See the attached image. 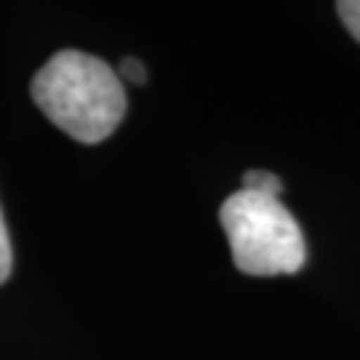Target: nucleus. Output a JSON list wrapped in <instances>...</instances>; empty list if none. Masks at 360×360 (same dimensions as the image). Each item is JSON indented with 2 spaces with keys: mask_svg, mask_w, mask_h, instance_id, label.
I'll return each instance as SVG.
<instances>
[{
  "mask_svg": "<svg viewBox=\"0 0 360 360\" xmlns=\"http://www.w3.org/2000/svg\"><path fill=\"white\" fill-rule=\"evenodd\" d=\"M32 99L53 126L80 144H99L126 115V91L99 56L59 51L32 77Z\"/></svg>",
  "mask_w": 360,
  "mask_h": 360,
  "instance_id": "nucleus-1",
  "label": "nucleus"
},
{
  "mask_svg": "<svg viewBox=\"0 0 360 360\" xmlns=\"http://www.w3.org/2000/svg\"><path fill=\"white\" fill-rule=\"evenodd\" d=\"M235 267L245 275H294L304 267L307 243L281 198L238 190L219 208Z\"/></svg>",
  "mask_w": 360,
  "mask_h": 360,
  "instance_id": "nucleus-2",
  "label": "nucleus"
},
{
  "mask_svg": "<svg viewBox=\"0 0 360 360\" xmlns=\"http://www.w3.org/2000/svg\"><path fill=\"white\" fill-rule=\"evenodd\" d=\"M240 190H251V193H262V195H270V198H281L283 193V181L281 176H275L270 171H245L243 176V187Z\"/></svg>",
  "mask_w": 360,
  "mask_h": 360,
  "instance_id": "nucleus-3",
  "label": "nucleus"
},
{
  "mask_svg": "<svg viewBox=\"0 0 360 360\" xmlns=\"http://www.w3.org/2000/svg\"><path fill=\"white\" fill-rule=\"evenodd\" d=\"M336 11L349 30V35L360 43V0H342V3H336Z\"/></svg>",
  "mask_w": 360,
  "mask_h": 360,
  "instance_id": "nucleus-4",
  "label": "nucleus"
},
{
  "mask_svg": "<svg viewBox=\"0 0 360 360\" xmlns=\"http://www.w3.org/2000/svg\"><path fill=\"white\" fill-rule=\"evenodd\" d=\"M11 267H13V254H11V238H8V230H6V219H3V211H0V285L11 278Z\"/></svg>",
  "mask_w": 360,
  "mask_h": 360,
  "instance_id": "nucleus-5",
  "label": "nucleus"
},
{
  "mask_svg": "<svg viewBox=\"0 0 360 360\" xmlns=\"http://www.w3.org/2000/svg\"><path fill=\"white\" fill-rule=\"evenodd\" d=\"M117 75H123L126 80L136 83V86H144V83H147V70H144L142 62H139V59H134V56H126V59L120 62Z\"/></svg>",
  "mask_w": 360,
  "mask_h": 360,
  "instance_id": "nucleus-6",
  "label": "nucleus"
}]
</instances>
